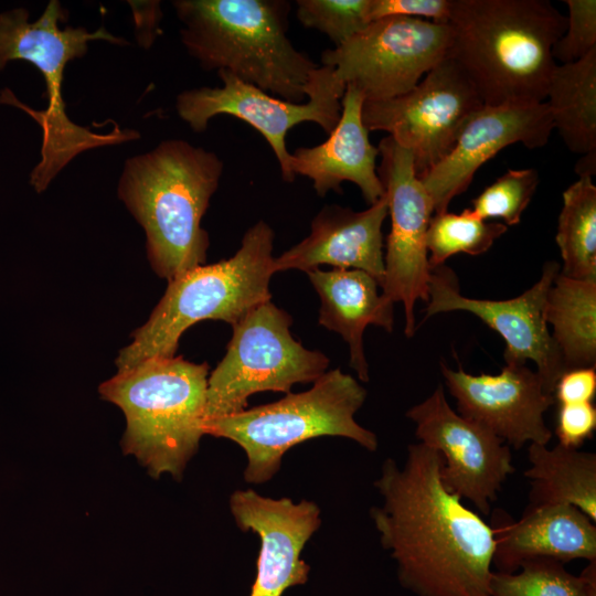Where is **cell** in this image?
Returning a JSON list of instances; mask_svg holds the SVG:
<instances>
[{
    "label": "cell",
    "mask_w": 596,
    "mask_h": 596,
    "mask_svg": "<svg viewBox=\"0 0 596 596\" xmlns=\"http://www.w3.org/2000/svg\"><path fill=\"white\" fill-rule=\"evenodd\" d=\"M444 459L422 443L403 466L387 458L374 482L383 504L370 511L400 584L416 596H490L491 526L448 491Z\"/></svg>",
    "instance_id": "6da1fadb"
},
{
    "label": "cell",
    "mask_w": 596,
    "mask_h": 596,
    "mask_svg": "<svg viewBox=\"0 0 596 596\" xmlns=\"http://www.w3.org/2000/svg\"><path fill=\"white\" fill-rule=\"evenodd\" d=\"M450 57L485 105L542 103L566 17L547 0H454Z\"/></svg>",
    "instance_id": "7a4b0ae2"
},
{
    "label": "cell",
    "mask_w": 596,
    "mask_h": 596,
    "mask_svg": "<svg viewBox=\"0 0 596 596\" xmlns=\"http://www.w3.org/2000/svg\"><path fill=\"white\" fill-rule=\"evenodd\" d=\"M223 169L216 153L181 139L126 161L118 196L143 228L147 258L160 278L170 281L205 263L210 238L201 221Z\"/></svg>",
    "instance_id": "3957f363"
},
{
    "label": "cell",
    "mask_w": 596,
    "mask_h": 596,
    "mask_svg": "<svg viewBox=\"0 0 596 596\" xmlns=\"http://www.w3.org/2000/svg\"><path fill=\"white\" fill-rule=\"evenodd\" d=\"M181 42L201 67L227 71L278 98L304 103L318 66L287 36V0H175Z\"/></svg>",
    "instance_id": "277c9868"
},
{
    "label": "cell",
    "mask_w": 596,
    "mask_h": 596,
    "mask_svg": "<svg viewBox=\"0 0 596 596\" xmlns=\"http://www.w3.org/2000/svg\"><path fill=\"white\" fill-rule=\"evenodd\" d=\"M209 365L153 358L117 371L99 394L126 418L121 448L153 478L181 479L204 433Z\"/></svg>",
    "instance_id": "5b68a950"
},
{
    "label": "cell",
    "mask_w": 596,
    "mask_h": 596,
    "mask_svg": "<svg viewBox=\"0 0 596 596\" xmlns=\"http://www.w3.org/2000/svg\"><path fill=\"white\" fill-rule=\"evenodd\" d=\"M274 238L273 228L258 221L245 232L232 257L196 266L168 281L149 319L118 352L117 371L148 359L174 356L181 336L202 320H222L233 327L269 301Z\"/></svg>",
    "instance_id": "8992f818"
},
{
    "label": "cell",
    "mask_w": 596,
    "mask_h": 596,
    "mask_svg": "<svg viewBox=\"0 0 596 596\" xmlns=\"http://www.w3.org/2000/svg\"><path fill=\"white\" fill-rule=\"evenodd\" d=\"M65 18L66 12L56 0L50 1L42 15L33 22H29V12L23 8L0 14V70L10 61H28L42 73L46 85L49 105L44 110H34L21 104L8 89L0 95V103L23 109L42 129L41 160L30 174V183L39 193L78 153L139 138L136 130L118 126L107 134L94 132L67 117L62 97L66 64L82 57L91 41L104 40L114 44H127V41L113 35L105 28L94 32L84 28L60 29L58 22Z\"/></svg>",
    "instance_id": "52a82bcc"
},
{
    "label": "cell",
    "mask_w": 596,
    "mask_h": 596,
    "mask_svg": "<svg viewBox=\"0 0 596 596\" xmlns=\"http://www.w3.org/2000/svg\"><path fill=\"white\" fill-rule=\"evenodd\" d=\"M365 397V389L353 376L334 369L308 391L209 422L204 433L241 446L247 457L244 479L259 485L275 476L287 450L316 437H345L375 451V434L354 419Z\"/></svg>",
    "instance_id": "ba28073f"
},
{
    "label": "cell",
    "mask_w": 596,
    "mask_h": 596,
    "mask_svg": "<svg viewBox=\"0 0 596 596\" xmlns=\"http://www.w3.org/2000/svg\"><path fill=\"white\" fill-rule=\"evenodd\" d=\"M291 324L290 315L269 300L232 327L226 353L207 379L204 426L242 412L255 393H290L326 373L328 356L297 341Z\"/></svg>",
    "instance_id": "9c48e42d"
},
{
    "label": "cell",
    "mask_w": 596,
    "mask_h": 596,
    "mask_svg": "<svg viewBox=\"0 0 596 596\" xmlns=\"http://www.w3.org/2000/svg\"><path fill=\"white\" fill-rule=\"evenodd\" d=\"M221 87H200L177 96L175 108L193 131L202 132L217 115H230L247 123L268 142L285 182H292L290 152L286 147L287 132L298 124L315 123L327 134L336 127L341 115L345 85L329 66H317L306 85L307 100L292 103L278 98L227 71H217Z\"/></svg>",
    "instance_id": "30bf717a"
},
{
    "label": "cell",
    "mask_w": 596,
    "mask_h": 596,
    "mask_svg": "<svg viewBox=\"0 0 596 596\" xmlns=\"http://www.w3.org/2000/svg\"><path fill=\"white\" fill-rule=\"evenodd\" d=\"M451 38L449 23L391 15L322 51L320 61L344 85H354L364 100H386L408 93L445 60Z\"/></svg>",
    "instance_id": "8fae6325"
},
{
    "label": "cell",
    "mask_w": 596,
    "mask_h": 596,
    "mask_svg": "<svg viewBox=\"0 0 596 596\" xmlns=\"http://www.w3.org/2000/svg\"><path fill=\"white\" fill-rule=\"evenodd\" d=\"M485 104L450 58L433 67L408 93L386 100H364L362 120L411 151L422 178L453 149L469 118Z\"/></svg>",
    "instance_id": "7c38bea8"
},
{
    "label": "cell",
    "mask_w": 596,
    "mask_h": 596,
    "mask_svg": "<svg viewBox=\"0 0 596 596\" xmlns=\"http://www.w3.org/2000/svg\"><path fill=\"white\" fill-rule=\"evenodd\" d=\"M377 148L381 157L377 174L391 216L381 289L382 295L392 302L403 304L404 332L412 337L416 331L415 304L417 300H428L432 268L426 234L434 206L416 175L411 151L390 136L383 138Z\"/></svg>",
    "instance_id": "4fadbf2b"
},
{
    "label": "cell",
    "mask_w": 596,
    "mask_h": 596,
    "mask_svg": "<svg viewBox=\"0 0 596 596\" xmlns=\"http://www.w3.org/2000/svg\"><path fill=\"white\" fill-rule=\"evenodd\" d=\"M560 272L558 263L546 262L540 279L522 295L488 300L462 296L455 274L445 265L432 268L425 319L455 310L473 313L505 341V364L533 361L545 391L553 394L558 377L566 370L547 329L544 310L547 292Z\"/></svg>",
    "instance_id": "5bb4252c"
},
{
    "label": "cell",
    "mask_w": 596,
    "mask_h": 596,
    "mask_svg": "<svg viewBox=\"0 0 596 596\" xmlns=\"http://www.w3.org/2000/svg\"><path fill=\"white\" fill-rule=\"evenodd\" d=\"M406 417L415 424L419 443L443 457L440 479L445 488L489 514L503 482L514 472L510 447L455 412L441 385L411 407Z\"/></svg>",
    "instance_id": "9a60e30c"
},
{
    "label": "cell",
    "mask_w": 596,
    "mask_h": 596,
    "mask_svg": "<svg viewBox=\"0 0 596 596\" xmlns=\"http://www.w3.org/2000/svg\"><path fill=\"white\" fill-rule=\"evenodd\" d=\"M440 371L457 402L458 414L465 418L514 449L526 443H550L552 432L544 422V413L555 403L554 396L526 364H505L496 375H473L441 362Z\"/></svg>",
    "instance_id": "2e32d148"
},
{
    "label": "cell",
    "mask_w": 596,
    "mask_h": 596,
    "mask_svg": "<svg viewBox=\"0 0 596 596\" xmlns=\"http://www.w3.org/2000/svg\"><path fill=\"white\" fill-rule=\"evenodd\" d=\"M553 130L545 102L483 105L466 123L450 152L418 178L430 196L434 214L447 211L477 170L500 150L518 142L541 148Z\"/></svg>",
    "instance_id": "e0dca14e"
},
{
    "label": "cell",
    "mask_w": 596,
    "mask_h": 596,
    "mask_svg": "<svg viewBox=\"0 0 596 596\" xmlns=\"http://www.w3.org/2000/svg\"><path fill=\"white\" fill-rule=\"evenodd\" d=\"M235 523L259 536L257 573L249 596H283L308 582L310 566L301 552L321 524L320 509L311 501L295 503L273 499L252 489L236 490L230 498Z\"/></svg>",
    "instance_id": "ac0fdd59"
},
{
    "label": "cell",
    "mask_w": 596,
    "mask_h": 596,
    "mask_svg": "<svg viewBox=\"0 0 596 596\" xmlns=\"http://www.w3.org/2000/svg\"><path fill=\"white\" fill-rule=\"evenodd\" d=\"M489 525L494 536L496 572L514 573L534 558L596 561L595 522L571 504L529 503L519 520L496 509Z\"/></svg>",
    "instance_id": "d6986e66"
},
{
    "label": "cell",
    "mask_w": 596,
    "mask_h": 596,
    "mask_svg": "<svg viewBox=\"0 0 596 596\" xmlns=\"http://www.w3.org/2000/svg\"><path fill=\"white\" fill-rule=\"evenodd\" d=\"M389 214L385 196L364 211L326 205L313 217L310 234L278 257L274 272H310L320 265L358 269L380 285L384 279L382 225Z\"/></svg>",
    "instance_id": "ffe728a7"
},
{
    "label": "cell",
    "mask_w": 596,
    "mask_h": 596,
    "mask_svg": "<svg viewBox=\"0 0 596 596\" xmlns=\"http://www.w3.org/2000/svg\"><path fill=\"white\" fill-rule=\"evenodd\" d=\"M363 94L354 85H345L340 119L328 139L290 153L291 172L309 178L319 196L341 193L343 182L354 183L370 205L384 196L376 169L379 148L370 142L363 124Z\"/></svg>",
    "instance_id": "44dd1931"
},
{
    "label": "cell",
    "mask_w": 596,
    "mask_h": 596,
    "mask_svg": "<svg viewBox=\"0 0 596 596\" xmlns=\"http://www.w3.org/2000/svg\"><path fill=\"white\" fill-rule=\"evenodd\" d=\"M307 275L320 297L319 324L343 338L349 344L351 368L368 382L363 333L370 324L391 332L394 302L379 292V283L362 270L316 268Z\"/></svg>",
    "instance_id": "7402d4cb"
},
{
    "label": "cell",
    "mask_w": 596,
    "mask_h": 596,
    "mask_svg": "<svg viewBox=\"0 0 596 596\" xmlns=\"http://www.w3.org/2000/svg\"><path fill=\"white\" fill-rule=\"evenodd\" d=\"M529 503H564L584 512L596 521V455L556 445L530 444Z\"/></svg>",
    "instance_id": "603a6c76"
},
{
    "label": "cell",
    "mask_w": 596,
    "mask_h": 596,
    "mask_svg": "<svg viewBox=\"0 0 596 596\" xmlns=\"http://www.w3.org/2000/svg\"><path fill=\"white\" fill-rule=\"evenodd\" d=\"M545 100L565 146L581 157L596 152V49L556 65Z\"/></svg>",
    "instance_id": "cb8c5ba5"
},
{
    "label": "cell",
    "mask_w": 596,
    "mask_h": 596,
    "mask_svg": "<svg viewBox=\"0 0 596 596\" xmlns=\"http://www.w3.org/2000/svg\"><path fill=\"white\" fill-rule=\"evenodd\" d=\"M544 318L565 370L596 363V280L570 278L561 272L546 297Z\"/></svg>",
    "instance_id": "d4e9b609"
},
{
    "label": "cell",
    "mask_w": 596,
    "mask_h": 596,
    "mask_svg": "<svg viewBox=\"0 0 596 596\" xmlns=\"http://www.w3.org/2000/svg\"><path fill=\"white\" fill-rule=\"evenodd\" d=\"M555 241L563 259L561 274L596 280V187L581 175L563 192Z\"/></svg>",
    "instance_id": "484cf974"
},
{
    "label": "cell",
    "mask_w": 596,
    "mask_h": 596,
    "mask_svg": "<svg viewBox=\"0 0 596 596\" xmlns=\"http://www.w3.org/2000/svg\"><path fill=\"white\" fill-rule=\"evenodd\" d=\"M596 594V561L578 575L551 558L524 562L514 573L493 571L490 596H592Z\"/></svg>",
    "instance_id": "4316f807"
},
{
    "label": "cell",
    "mask_w": 596,
    "mask_h": 596,
    "mask_svg": "<svg viewBox=\"0 0 596 596\" xmlns=\"http://www.w3.org/2000/svg\"><path fill=\"white\" fill-rule=\"evenodd\" d=\"M508 226L477 217L470 209L456 214L445 211L435 213L426 234V247L430 268L443 266L456 254L480 255L505 233Z\"/></svg>",
    "instance_id": "83f0119b"
},
{
    "label": "cell",
    "mask_w": 596,
    "mask_h": 596,
    "mask_svg": "<svg viewBox=\"0 0 596 596\" xmlns=\"http://www.w3.org/2000/svg\"><path fill=\"white\" fill-rule=\"evenodd\" d=\"M535 169H509L471 201V212L479 219L502 220L505 226L517 225L539 184Z\"/></svg>",
    "instance_id": "f1b7e54d"
},
{
    "label": "cell",
    "mask_w": 596,
    "mask_h": 596,
    "mask_svg": "<svg viewBox=\"0 0 596 596\" xmlns=\"http://www.w3.org/2000/svg\"><path fill=\"white\" fill-rule=\"evenodd\" d=\"M370 1L297 0L296 18L304 26L326 34L339 46L371 23Z\"/></svg>",
    "instance_id": "f546056e"
},
{
    "label": "cell",
    "mask_w": 596,
    "mask_h": 596,
    "mask_svg": "<svg viewBox=\"0 0 596 596\" xmlns=\"http://www.w3.org/2000/svg\"><path fill=\"white\" fill-rule=\"evenodd\" d=\"M566 28L554 43L552 55L562 64L574 63L596 49V1L565 0Z\"/></svg>",
    "instance_id": "4dcf8cb0"
},
{
    "label": "cell",
    "mask_w": 596,
    "mask_h": 596,
    "mask_svg": "<svg viewBox=\"0 0 596 596\" xmlns=\"http://www.w3.org/2000/svg\"><path fill=\"white\" fill-rule=\"evenodd\" d=\"M454 0H371L369 17L375 21L391 15L419 18L448 23Z\"/></svg>",
    "instance_id": "1f68e13d"
},
{
    "label": "cell",
    "mask_w": 596,
    "mask_h": 596,
    "mask_svg": "<svg viewBox=\"0 0 596 596\" xmlns=\"http://www.w3.org/2000/svg\"><path fill=\"white\" fill-rule=\"evenodd\" d=\"M595 429L596 407L593 402L560 404L555 428L560 445L578 448L593 437Z\"/></svg>",
    "instance_id": "d6a6232c"
},
{
    "label": "cell",
    "mask_w": 596,
    "mask_h": 596,
    "mask_svg": "<svg viewBox=\"0 0 596 596\" xmlns=\"http://www.w3.org/2000/svg\"><path fill=\"white\" fill-rule=\"evenodd\" d=\"M596 394L595 366L565 371L557 380L553 396L558 404L593 402Z\"/></svg>",
    "instance_id": "836d02e7"
},
{
    "label": "cell",
    "mask_w": 596,
    "mask_h": 596,
    "mask_svg": "<svg viewBox=\"0 0 596 596\" xmlns=\"http://www.w3.org/2000/svg\"><path fill=\"white\" fill-rule=\"evenodd\" d=\"M575 171L581 175H594L596 172V152L582 156L575 166Z\"/></svg>",
    "instance_id": "e575fe53"
},
{
    "label": "cell",
    "mask_w": 596,
    "mask_h": 596,
    "mask_svg": "<svg viewBox=\"0 0 596 596\" xmlns=\"http://www.w3.org/2000/svg\"><path fill=\"white\" fill-rule=\"evenodd\" d=\"M592 596H596V594L592 595Z\"/></svg>",
    "instance_id": "d590c367"
}]
</instances>
